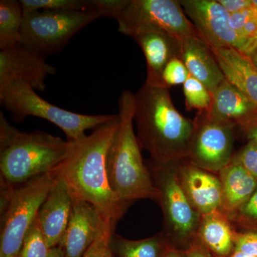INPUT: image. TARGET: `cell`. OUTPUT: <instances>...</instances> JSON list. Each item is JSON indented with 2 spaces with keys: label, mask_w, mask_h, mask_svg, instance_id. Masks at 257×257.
Here are the masks:
<instances>
[{
  "label": "cell",
  "mask_w": 257,
  "mask_h": 257,
  "mask_svg": "<svg viewBox=\"0 0 257 257\" xmlns=\"http://www.w3.org/2000/svg\"><path fill=\"white\" fill-rule=\"evenodd\" d=\"M23 16L20 1H0V50L21 42Z\"/></svg>",
  "instance_id": "23"
},
{
  "label": "cell",
  "mask_w": 257,
  "mask_h": 257,
  "mask_svg": "<svg viewBox=\"0 0 257 257\" xmlns=\"http://www.w3.org/2000/svg\"><path fill=\"white\" fill-rule=\"evenodd\" d=\"M179 3L199 37L210 48L239 50L240 37L230 27V14L219 1L181 0Z\"/></svg>",
  "instance_id": "11"
},
{
  "label": "cell",
  "mask_w": 257,
  "mask_h": 257,
  "mask_svg": "<svg viewBox=\"0 0 257 257\" xmlns=\"http://www.w3.org/2000/svg\"><path fill=\"white\" fill-rule=\"evenodd\" d=\"M256 49H257V36L253 38L252 40H250L249 42H248L240 52H242L245 55H248L253 51L256 50Z\"/></svg>",
  "instance_id": "36"
},
{
  "label": "cell",
  "mask_w": 257,
  "mask_h": 257,
  "mask_svg": "<svg viewBox=\"0 0 257 257\" xmlns=\"http://www.w3.org/2000/svg\"><path fill=\"white\" fill-rule=\"evenodd\" d=\"M179 182L189 202L200 215L222 207V188L219 176L199 168L188 160L177 165Z\"/></svg>",
  "instance_id": "15"
},
{
  "label": "cell",
  "mask_w": 257,
  "mask_h": 257,
  "mask_svg": "<svg viewBox=\"0 0 257 257\" xmlns=\"http://www.w3.org/2000/svg\"><path fill=\"white\" fill-rule=\"evenodd\" d=\"M234 158L239 162L248 173L257 180V143L253 140H248L239 150L234 154Z\"/></svg>",
  "instance_id": "30"
},
{
  "label": "cell",
  "mask_w": 257,
  "mask_h": 257,
  "mask_svg": "<svg viewBox=\"0 0 257 257\" xmlns=\"http://www.w3.org/2000/svg\"><path fill=\"white\" fill-rule=\"evenodd\" d=\"M130 0H92L96 11L101 15V18H114L117 20Z\"/></svg>",
  "instance_id": "31"
},
{
  "label": "cell",
  "mask_w": 257,
  "mask_h": 257,
  "mask_svg": "<svg viewBox=\"0 0 257 257\" xmlns=\"http://www.w3.org/2000/svg\"><path fill=\"white\" fill-rule=\"evenodd\" d=\"M248 140H253L257 143V125L250 128L246 133Z\"/></svg>",
  "instance_id": "39"
},
{
  "label": "cell",
  "mask_w": 257,
  "mask_h": 257,
  "mask_svg": "<svg viewBox=\"0 0 257 257\" xmlns=\"http://www.w3.org/2000/svg\"><path fill=\"white\" fill-rule=\"evenodd\" d=\"M187 160L199 168L218 175L232 160L236 126L228 121L198 112Z\"/></svg>",
  "instance_id": "9"
},
{
  "label": "cell",
  "mask_w": 257,
  "mask_h": 257,
  "mask_svg": "<svg viewBox=\"0 0 257 257\" xmlns=\"http://www.w3.org/2000/svg\"><path fill=\"white\" fill-rule=\"evenodd\" d=\"M189 76L187 67L178 56L173 57L167 64L162 74L164 87L170 89L172 86L184 84Z\"/></svg>",
  "instance_id": "28"
},
{
  "label": "cell",
  "mask_w": 257,
  "mask_h": 257,
  "mask_svg": "<svg viewBox=\"0 0 257 257\" xmlns=\"http://www.w3.org/2000/svg\"><path fill=\"white\" fill-rule=\"evenodd\" d=\"M56 175L55 182L38 213L40 226L52 248L60 246L73 207V199L67 184L60 175Z\"/></svg>",
  "instance_id": "16"
},
{
  "label": "cell",
  "mask_w": 257,
  "mask_h": 257,
  "mask_svg": "<svg viewBox=\"0 0 257 257\" xmlns=\"http://www.w3.org/2000/svg\"><path fill=\"white\" fill-rule=\"evenodd\" d=\"M23 13L35 11H96L92 0H20Z\"/></svg>",
  "instance_id": "24"
},
{
  "label": "cell",
  "mask_w": 257,
  "mask_h": 257,
  "mask_svg": "<svg viewBox=\"0 0 257 257\" xmlns=\"http://www.w3.org/2000/svg\"><path fill=\"white\" fill-rule=\"evenodd\" d=\"M119 116L89 135L69 141L68 151L54 170L63 178L72 199L92 204L116 226L128 206L120 202L108 178V152L119 126Z\"/></svg>",
  "instance_id": "1"
},
{
  "label": "cell",
  "mask_w": 257,
  "mask_h": 257,
  "mask_svg": "<svg viewBox=\"0 0 257 257\" xmlns=\"http://www.w3.org/2000/svg\"><path fill=\"white\" fill-rule=\"evenodd\" d=\"M179 57L189 74L202 82L211 94L225 79L210 47L199 36L179 40Z\"/></svg>",
  "instance_id": "18"
},
{
  "label": "cell",
  "mask_w": 257,
  "mask_h": 257,
  "mask_svg": "<svg viewBox=\"0 0 257 257\" xmlns=\"http://www.w3.org/2000/svg\"><path fill=\"white\" fill-rule=\"evenodd\" d=\"M51 250L37 215L25 236L19 257H49Z\"/></svg>",
  "instance_id": "26"
},
{
  "label": "cell",
  "mask_w": 257,
  "mask_h": 257,
  "mask_svg": "<svg viewBox=\"0 0 257 257\" xmlns=\"http://www.w3.org/2000/svg\"><path fill=\"white\" fill-rule=\"evenodd\" d=\"M100 18L97 11L24 13L21 43L46 57L60 52L79 31Z\"/></svg>",
  "instance_id": "8"
},
{
  "label": "cell",
  "mask_w": 257,
  "mask_h": 257,
  "mask_svg": "<svg viewBox=\"0 0 257 257\" xmlns=\"http://www.w3.org/2000/svg\"><path fill=\"white\" fill-rule=\"evenodd\" d=\"M248 56L250 57V59H251V61H252V62L253 64H254V65L257 67V49H256V50L254 51H253V52H251V54H249V55Z\"/></svg>",
  "instance_id": "40"
},
{
  "label": "cell",
  "mask_w": 257,
  "mask_h": 257,
  "mask_svg": "<svg viewBox=\"0 0 257 257\" xmlns=\"http://www.w3.org/2000/svg\"><path fill=\"white\" fill-rule=\"evenodd\" d=\"M177 165L160 166L149 161L147 165L160 194L158 202L164 217L162 233L171 246L184 251L197 238L201 215L182 189Z\"/></svg>",
  "instance_id": "7"
},
{
  "label": "cell",
  "mask_w": 257,
  "mask_h": 257,
  "mask_svg": "<svg viewBox=\"0 0 257 257\" xmlns=\"http://www.w3.org/2000/svg\"><path fill=\"white\" fill-rule=\"evenodd\" d=\"M253 18V11L252 8L243 10V11L240 12V13L230 15V27L240 37V35H241L245 25ZM240 40H241V38H240Z\"/></svg>",
  "instance_id": "33"
},
{
  "label": "cell",
  "mask_w": 257,
  "mask_h": 257,
  "mask_svg": "<svg viewBox=\"0 0 257 257\" xmlns=\"http://www.w3.org/2000/svg\"><path fill=\"white\" fill-rule=\"evenodd\" d=\"M56 72L45 57L21 42L0 50V89L15 81H23L35 91L43 92L47 77Z\"/></svg>",
  "instance_id": "12"
},
{
  "label": "cell",
  "mask_w": 257,
  "mask_h": 257,
  "mask_svg": "<svg viewBox=\"0 0 257 257\" xmlns=\"http://www.w3.org/2000/svg\"><path fill=\"white\" fill-rule=\"evenodd\" d=\"M135 94L124 91L119 99V126L106 161L111 188L120 202L128 206L139 199L158 201L160 196L135 133Z\"/></svg>",
  "instance_id": "4"
},
{
  "label": "cell",
  "mask_w": 257,
  "mask_h": 257,
  "mask_svg": "<svg viewBox=\"0 0 257 257\" xmlns=\"http://www.w3.org/2000/svg\"><path fill=\"white\" fill-rule=\"evenodd\" d=\"M72 199V215L60 246L65 257H82L106 226H115L92 204Z\"/></svg>",
  "instance_id": "13"
},
{
  "label": "cell",
  "mask_w": 257,
  "mask_h": 257,
  "mask_svg": "<svg viewBox=\"0 0 257 257\" xmlns=\"http://www.w3.org/2000/svg\"><path fill=\"white\" fill-rule=\"evenodd\" d=\"M49 257H65L63 249L60 246L52 248Z\"/></svg>",
  "instance_id": "38"
},
{
  "label": "cell",
  "mask_w": 257,
  "mask_h": 257,
  "mask_svg": "<svg viewBox=\"0 0 257 257\" xmlns=\"http://www.w3.org/2000/svg\"><path fill=\"white\" fill-rule=\"evenodd\" d=\"M116 22L124 35L138 27L151 26L179 40L199 36L177 0H130Z\"/></svg>",
  "instance_id": "10"
},
{
  "label": "cell",
  "mask_w": 257,
  "mask_h": 257,
  "mask_svg": "<svg viewBox=\"0 0 257 257\" xmlns=\"http://www.w3.org/2000/svg\"><path fill=\"white\" fill-rule=\"evenodd\" d=\"M236 230L221 210L201 215L197 237L214 257H227L234 251Z\"/></svg>",
  "instance_id": "21"
},
{
  "label": "cell",
  "mask_w": 257,
  "mask_h": 257,
  "mask_svg": "<svg viewBox=\"0 0 257 257\" xmlns=\"http://www.w3.org/2000/svg\"><path fill=\"white\" fill-rule=\"evenodd\" d=\"M227 257H254L249 256V255L245 254L242 252H240V251H234L231 254H230L229 256Z\"/></svg>",
  "instance_id": "41"
},
{
  "label": "cell",
  "mask_w": 257,
  "mask_h": 257,
  "mask_svg": "<svg viewBox=\"0 0 257 257\" xmlns=\"http://www.w3.org/2000/svg\"><path fill=\"white\" fill-rule=\"evenodd\" d=\"M170 246L162 231L146 239L135 241L114 233L110 242L114 257H163Z\"/></svg>",
  "instance_id": "22"
},
{
  "label": "cell",
  "mask_w": 257,
  "mask_h": 257,
  "mask_svg": "<svg viewBox=\"0 0 257 257\" xmlns=\"http://www.w3.org/2000/svg\"><path fill=\"white\" fill-rule=\"evenodd\" d=\"M218 176L222 188L221 211L230 218L251 197L256 189L257 180L234 157Z\"/></svg>",
  "instance_id": "20"
},
{
  "label": "cell",
  "mask_w": 257,
  "mask_h": 257,
  "mask_svg": "<svg viewBox=\"0 0 257 257\" xmlns=\"http://www.w3.org/2000/svg\"><path fill=\"white\" fill-rule=\"evenodd\" d=\"M114 229L112 225L106 226L104 231L89 246L82 257H113L110 242Z\"/></svg>",
  "instance_id": "29"
},
{
  "label": "cell",
  "mask_w": 257,
  "mask_h": 257,
  "mask_svg": "<svg viewBox=\"0 0 257 257\" xmlns=\"http://www.w3.org/2000/svg\"><path fill=\"white\" fill-rule=\"evenodd\" d=\"M234 251L257 257V232L236 231L234 234Z\"/></svg>",
  "instance_id": "32"
},
{
  "label": "cell",
  "mask_w": 257,
  "mask_h": 257,
  "mask_svg": "<svg viewBox=\"0 0 257 257\" xmlns=\"http://www.w3.org/2000/svg\"><path fill=\"white\" fill-rule=\"evenodd\" d=\"M183 251L186 257H214L198 238Z\"/></svg>",
  "instance_id": "35"
},
{
  "label": "cell",
  "mask_w": 257,
  "mask_h": 257,
  "mask_svg": "<svg viewBox=\"0 0 257 257\" xmlns=\"http://www.w3.org/2000/svg\"><path fill=\"white\" fill-rule=\"evenodd\" d=\"M55 171L10 188H1L0 257H19L28 230L56 179Z\"/></svg>",
  "instance_id": "5"
},
{
  "label": "cell",
  "mask_w": 257,
  "mask_h": 257,
  "mask_svg": "<svg viewBox=\"0 0 257 257\" xmlns=\"http://www.w3.org/2000/svg\"><path fill=\"white\" fill-rule=\"evenodd\" d=\"M135 97L137 138L150 162L165 166L187 160L195 122L177 110L169 89L145 82Z\"/></svg>",
  "instance_id": "2"
},
{
  "label": "cell",
  "mask_w": 257,
  "mask_h": 257,
  "mask_svg": "<svg viewBox=\"0 0 257 257\" xmlns=\"http://www.w3.org/2000/svg\"><path fill=\"white\" fill-rule=\"evenodd\" d=\"M237 231L257 232V187L244 204L229 218Z\"/></svg>",
  "instance_id": "27"
},
{
  "label": "cell",
  "mask_w": 257,
  "mask_h": 257,
  "mask_svg": "<svg viewBox=\"0 0 257 257\" xmlns=\"http://www.w3.org/2000/svg\"><path fill=\"white\" fill-rule=\"evenodd\" d=\"M186 108L189 110L196 109L204 112L210 109L212 94L202 82L189 74L183 84Z\"/></svg>",
  "instance_id": "25"
},
{
  "label": "cell",
  "mask_w": 257,
  "mask_h": 257,
  "mask_svg": "<svg viewBox=\"0 0 257 257\" xmlns=\"http://www.w3.org/2000/svg\"><path fill=\"white\" fill-rule=\"evenodd\" d=\"M163 257H186L183 251L170 246Z\"/></svg>",
  "instance_id": "37"
},
{
  "label": "cell",
  "mask_w": 257,
  "mask_h": 257,
  "mask_svg": "<svg viewBox=\"0 0 257 257\" xmlns=\"http://www.w3.org/2000/svg\"><path fill=\"white\" fill-rule=\"evenodd\" d=\"M204 112L234 124L245 134L257 125L256 106L226 78L212 93L210 109Z\"/></svg>",
  "instance_id": "17"
},
{
  "label": "cell",
  "mask_w": 257,
  "mask_h": 257,
  "mask_svg": "<svg viewBox=\"0 0 257 257\" xmlns=\"http://www.w3.org/2000/svg\"><path fill=\"white\" fill-rule=\"evenodd\" d=\"M253 11L254 17L257 19V0H252Z\"/></svg>",
  "instance_id": "42"
},
{
  "label": "cell",
  "mask_w": 257,
  "mask_h": 257,
  "mask_svg": "<svg viewBox=\"0 0 257 257\" xmlns=\"http://www.w3.org/2000/svg\"><path fill=\"white\" fill-rule=\"evenodd\" d=\"M210 49L225 78L257 107V67L250 57L233 47Z\"/></svg>",
  "instance_id": "19"
},
{
  "label": "cell",
  "mask_w": 257,
  "mask_h": 257,
  "mask_svg": "<svg viewBox=\"0 0 257 257\" xmlns=\"http://www.w3.org/2000/svg\"><path fill=\"white\" fill-rule=\"evenodd\" d=\"M230 15L253 8L252 0H219Z\"/></svg>",
  "instance_id": "34"
},
{
  "label": "cell",
  "mask_w": 257,
  "mask_h": 257,
  "mask_svg": "<svg viewBox=\"0 0 257 257\" xmlns=\"http://www.w3.org/2000/svg\"><path fill=\"white\" fill-rule=\"evenodd\" d=\"M0 102L11 112L15 121H23L28 116L47 120L64 132L67 141L81 140L87 136V130L99 127L117 116L82 114L66 110L42 99L23 81H15L0 89Z\"/></svg>",
  "instance_id": "6"
},
{
  "label": "cell",
  "mask_w": 257,
  "mask_h": 257,
  "mask_svg": "<svg viewBox=\"0 0 257 257\" xmlns=\"http://www.w3.org/2000/svg\"><path fill=\"white\" fill-rule=\"evenodd\" d=\"M69 142L42 131L26 133L12 126L0 112V186L18 187L55 170Z\"/></svg>",
  "instance_id": "3"
},
{
  "label": "cell",
  "mask_w": 257,
  "mask_h": 257,
  "mask_svg": "<svg viewBox=\"0 0 257 257\" xmlns=\"http://www.w3.org/2000/svg\"><path fill=\"white\" fill-rule=\"evenodd\" d=\"M143 50L147 62L146 83L164 87L162 74L168 62L179 57V40L170 34L151 26H140L125 34Z\"/></svg>",
  "instance_id": "14"
}]
</instances>
